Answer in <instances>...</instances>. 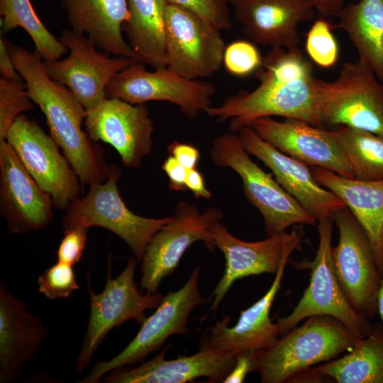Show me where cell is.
<instances>
[{"mask_svg":"<svg viewBox=\"0 0 383 383\" xmlns=\"http://www.w3.org/2000/svg\"><path fill=\"white\" fill-rule=\"evenodd\" d=\"M260 84L241 90L205 113L218 122L228 121L229 131L238 133L255 120L271 116L298 119L322 128L318 82L313 67L299 49L269 52L257 71Z\"/></svg>","mask_w":383,"mask_h":383,"instance_id":"6da1fadb","label":"cell"},{"mask_svg":"<svg viewBox=\"0 0 383 383\" xmlns=\"http://www.w3.org/2000/svg\"><path fill=\"white\" fill-rule=\"evenodd\" d=\"M4 40L29 96L44 113L51 137L80 182L91 185L104 181L111 166L106 164L103 150L82 129L86 109L67 87L49 77L34 51Z\"/></svg>","mask_w":383,"mask_h":383,"instance_id":"7a4b0ae2","label":"cell"},{"mask_svg":"<svg viewBox=\"0 0 383 383\" xmlns=\"http://www.w3.org/2000/svg\"><path fill=\"white\" fill-rule=\"evenodd\" d=\"M260 351L256 371L262 383L288 382L299 372L337 358L359 340L339 320L327 315L306 318Z\"/></svg>","mask_w":383,"mask_h":383,"instance_id":"3957f363","label":"cell"},{"mask_svg":"<svg viewBox=\"0 0 383 383\" xmlns=\"http://www.w3.org/2000/svg\"><path fill=\"white\" fill-rule=\"evenodd\" d=\"M210 155L215 165L231 168L240 176L245 198L263 218L267 237L285 233L294 224L317 225L274 177L253 162L238 134L230 131L216 136Z\"/></svg>","mask_w":383,"mask_h":383,"instance_id":"277c9868","label":"cell"},{"mask_svg":"<svg viewBox=\"0 0 383 383\" xmlns=\"http://www.w3.org/2000/svg\"><path fill=\"white\" fill-rule=\"evenodd\" d=\"M120 174L119 168L111 165L104 181L89 185L87 194L67 208L62 226L65 230L92 226L108 229L121 238L141 262L152 236L171 221L173 215L152 218L133 213L120 195Z\"/></svg>","mask_w":383,"mask_h":383,"instance_id":"5b68a950","label":"cell"},{"mask_svg":"<svg viewBox=\"0 0 383 383\" xmlns=\"http://www.w3.org/2000/svg\"><path fill=\"white\" fill-rule=\"evenodd\" d=\"M318 222L319 242L316 256L312 261L299 263V267L310 269L309 283L292 312L278 318L280 335L310 316L327 315L341 321L361 339L370 333L373 325L351 306L336 278L332 260V218Z\"/></svg>","mask_w":383,"mask_h":383,"instance_id":"8992f818","label":"cell"},{"mask_svg":"<svg viewBox=\"0 0 383 383\" xmlns=\"http://www.w3.org/2000/svg\"><path fill=\"white\" fill-rule=\"evenodd\" d=\"M200 267L191 273L184 285L163 296L156 311L145 318L135 338L117 355L108 361L96 362L79 383H96L111 370L133 366L161 348L174 335H187L191 312L212 298L204 297L199 288Z\"/></svg>","mask_w":383,"mask_h":383,"instance_id":"52a82bcc","label":"cell"},{"mask_svg":"<svg viewBox=\"0 0 383 383\" xmlns=\"http://www.w3.org/2000/svg\"><path fill=\"white\" fill-rule=\"evenodd\" d=\"M322 126L342 125L383 137V84L360 63L345 62L333 82H318Z\"/></svg>","mask_w":383,"mask_h":383,"instance_id":"ba28073f","label":"cell"},{"mask_svg":"<svg viewBox=\"0 0 383 383\" xmlns=\"http://www.w3.org/2000/svg\"><path fill=\"white\" fill-rule=\"evenodd\" d=\"M137 259L134 256L125 269L111 278L109 261L107 279L104 290L96 294L89 276L87 283L90 297V315L83 343L76 362V371L81 373L89 365L96 349L114 327L134 319L141 323L144 311L157 307L163 297L161 293L143 294L135 282Z\"/></svg>","mask_w":383,"mask_h":383,"instance_id":"9c48e42d","label":"cell"},{"mask_svg":"<svg viewBox=\"0 0 383 383\" xmlns=\"http://www.w3.org/2000/svg\"><path fill=\"white\" fill-rule=\"evenodd\" d=\"M223 217L218 207L201 212L196 204L179 201L171 221L150 238L141 260L140 289L148 294L157 292L162 281L177 267L185 251L202 241L213 252L216 248L209 228Z\"/></svg>","mask_w":383,"mask_h":383,"instance_id":"30bf717a","label":"cell"},{"mask_svg":"<svg viewBox=\"0 0 383 383\" xmlns=\"http://www.w3.org/2000/svg\"><path fill=\"white\" fill-rule=\"evenodd\" d=\"M332 219L338 230V241L332 248V260L338 283L351 306L371 320L377 315V298L382 279L370 241L347 208Z\"/></svg>","mask_w":383,"mask_h":383,"instance_id":"8fae6325","label":"cell"},{"mask_svg":"<svg viewBox=\"0 0 383 383\" xmlns=\"http://www.w3.org/2000/svg\"><path fill=\"white\" fill-rule=\"evenodd\" d=\"M38 186L57 209H67L79 198V179L51 135L33 120L19 115L5 139Z\"/></svg>","mask_w":383,"mask_h":383,"instance_id":"7c38bea8","label":"cell"},{"mask_svg":"<svg viewBox=\"0 0 383 383\" xmlns=\"http://www.w3.org/2000/svg\"><path fill=\"white\" fill-rule=\"evenodd\" d=\"M215 92L210 82L188 79L167 67L150 72L138 62L116 74L105 90L107 98L133 104L152 101L171 103L189 119L212 106Z\"/></svg>","mask_w":383,"mask_h":383,"instance_id":"4fadbf2b","label":"cell"},{"mask_svg":"<svg viewBox=\"0 0 383 383\" xmlns=\"http://www.w3.org/2000/svg\"><path fill=\"white\" fill-rule=\"evenodd\" d=\"M166 67L182 77L200 79L221 67L226 48L221 30L195 13L167 3Z\"/></svg>","mask_w":383,"mask_h":383,"instance_id":"5bb4252c","label":"cell"},{"mask_svg":"<svg viewBox=\"0 0 383 383\" xmlns=\"http://www.w3.org/2000/svg\"><path fill=\"white\" fill-rule=\"evenodd\" d=\"M70 50L69 55L55 61L43 60L44 69L53 81L67 87L86 110L105 99V90L116 74L138 62L99 51L85 35L65 28L57 37Z\"/></svg>","mask_w":383,"mask_h":383,"instance_id":"9a60e30c","label":"cell"},{"mask_svg":"<svg viewBox=\"0 0 383 383\" xmlns=\"http://www.w3.org/2000/svg\"><path fill=\"white\" fill-rule=\"evenodd\" d=\"M84 125L91 140L113 146L126 167H139L152 151L154 123L145 104L106 97L86 110Z\"/></svg>","mask_w":383,"mask_h":383,"instance_id":"2e32d148","label":"cell"},{"mask_svg":"<svg viewBox=\"0 0 383 383\" xmlns=\"http://www.w3.org/2000/svg\"><path fill=\"white\" fill-rule=\"evenodd\" d=\"M216 248L224 255L223 274L212 294L209 311L216 310L233 283L243 277L262 273L275 274L284 256L301 243L304 233L293 229L256 242H246L233 235L220 221L209 228Z\"/></svg>","mask_w":383,"mask_h":383,"instance_id":"e0dca14e","label":"cell"},{"mask_svg":"<svg viewBox=\"0 0 383 383\" xmlns=\"http://www.w3.org/2000/svg\"><path fill=\"white\" fill-rule=\"evenodd\" d=\"M0 211L11 234L47 227L53 201L26 170L13 148L0 141Z\"/></svg>","mask_w":383,"mask_h":383,"instance_id":"ac0fdd59","label":"cell"},{"mask_svg":"<svg viewBox=\"0 0 383 383\" xmlns=\"http://www.w3.org/2000/svg\"><path fill=\"white\" fill-rule=\"evenodd\" d=\"M238 133L248 154L267 166L282 188L317 221L332 218L346 207L336 195L318 184L308 165L275 148L251 126L241 128Z\"/></svg>","mask_w":383,"mask_h":383,"instance_id":"d6986e66","label":"cell"},{"mask_svg":"<svg viewBox=\"0 0 383 383\" xmlns=\"http://www.w3.org/2000/svg\"><path fill=\"white\" fill-rule=\"evenodd\" d=\"M250 126L260 137L283 153L309 166L354 178L333 131L323 130L298 119L285 118L281 122L271 117L258 118Z\"/></svg>","mask_w":383,"mask_h":383,"instance_id":"ffe728a7","label":"cell"},{"mask_svg":"<svg viewBox=\"0 0 383 383\" xmlns=\"http://www.w3.org/2000/svg\"><path fill=\"white\" fill-rule=\"evenodd\" d=\"M168 347L152 360L133 369L121 367L103 377L106 383H185L199 377L223 382L235 365V355L215 350L205 343L199 352L166 360Z\"/></svg>","mask_w":383,"mask_h":383,"instance_id":"44dd1931","label":"cell"},{"mask_svg":"<svg viewBox=\"0 0 383 383\" xmlns=\"http://www.w3.org/2000/svg\"><path fill=\"white\" fill-rule=\"evenodd\" d=\"M243 33L256 43L292 49L300 42L298 26L313 20L305 0H240L233 6Z\"/></svg>","mask_w":383,"mask_h":383,"instance_id":"7402d4cb","label":"cell"},{"mask_svg":"<svg viewBox=\"0 0 383 383\" xmlns=\"http://www.w3.org/2000/svg\"><path fill=\"white\" fill-rule=\"evenodd\" d=\"M293 251L289 250L284 256L267 292L250 307L240 311L235 325L228 327L231 318L227 316L210 328V336L205 343L206 345L236 355L244 350H265L275 344L280 332L278 324L272 322L270 312Z\"/></svg>","mask_w":383,"mask_h":383,"instance_id":"603a6c76","label":"cell"},{"mask_svg":"<svg viewBox=\"0 0 383 383\" xmlns=\"http://www.w3.org/2000/svg\"><path fill=\"white\" fill-rule=\"evenodd\" d=\"M41 319L0 282V382L18 379L22 366L33 359L48 338Z\"/></svg>","mask_w":383,"mask_h":383,"instance_id":"cb8c5ba5","label":"cell"},{"mask_svg":"<svg viewBox=\"0 0 383 383\" xmlns=\"http://www.w3.org/2000/svg\"><path fill=\"white\" fill-rule=\"evenodd\" d=\"M70 29L87 37L109 55L137 60L123 38L122 27L129 18L127 0H60Z\"/></svg>","mask_w":383,"mask_h":383,"instance_id":"d4e9b609","label":"cell"},{"mask_svg":"<svg viewBox=\"0 0 383 383\" xmlns=\"http://www.w3.org/2000/svg\"><path fill=\"white\" fill-rule=\"evenodd\" d=\"M311 171L318 184L336 195L360 224L383 277V179L358 180L319 167Z\"/></svg>","mask_w":383,"mask_h":383,"instance_id":"484cf974","label":"cell"},{"mask_svg":"<svg viewBox=\"0 0 383 383\" xmlns=\"http://www.w3.org/2000/svg\"><path fill=\"white\" fill-rule=\"evenodd\" d=\"M166 0H127L129 18L122 31L138 62L156 69L167 66Z\"/></svg>","mask_w":383,"mask_h":383,"instance_id":"4316f807","label":"cell"},{"mask_svg":"<svg viewBox=\"0 0 383 383\" xmlns=\"http://www.w3.org/2000/svg\"><path fill=\"white\" fill-rule=\"evenodd\" d=\"M333 29L347 33L360 63L383 82V0H360L345 6Z\"/></svg>","mask_w":383,"mask_h":383,"instance_id":"83f0119b","label":"cell"},{"mask_svg":"<svg viewBox=\"0 0 383 383\" xmlns=\"http://www.w3.org/2000/svg\"><path fill=\"white\" fill-rule=\"evenodd\" d=\"M348 353L316 367L337 383H383V328L379 323Z\"/></svg>","mask_w":383,"mask_h":383,"instance_id":"f1b7e54d","label":"cell"},{"mask_svg":"<svg viewBox=\"0 0 383 383\" xmlns=\"http://www.w3.org/2000/svg\"><path fill=\"white\" fill-rule=\"evenodd\" d=\"M333 133L353 171L354 179L362 181L383 179L382 136L345 126L333 131Z\"/></svg>","mask_w":383,"mask_h":383,"instance_id":"f546056e","label":"cell"},{"mask_svg":"<svg viewBox=\"0 0 383 383\" xmlns=\"http://www.w3.org/2000/svg\"><path fill=\"white\" fill-rule=\"evenodd\" d=\"M1 35L20 27L32 39L33 50L43 60L55 61L67 48L42 23L30 0H0Z\"/></svg>","mask_w":383,"mask_h":383,"instance_id":"4dcf8cb0","label":"cell"},{"mask_svg":"<svg viewBox=\"0 0 383 383\" xmlns=\"http://www.w3.org/2000/svg\"><path fill=\"white\" fill-rule=\"evenodd\" d=\"M23 80L12 82L0 77V141L22 113L30 111L33 103Z\"/></svg>","mask_w":383,"mask_h":383,"instance_id":"1f68e13d","label":"cell"},{"mask_svg":"<svg viewBox=\"0 0 383 383\" xmlns=\"http://www.w3.org/2000/svg\"><path fill=\"white\" fill-rule=\"evenodd\" d=\"M333 30V25L321 17L314 21L306 35V52L316 65L323 68L335 65L338 59L339 48Z\"/></svg>","mask_w":383,"mask_h":383,"instance_id":"d6a6232c","label":"cell"},{"mask_svg":"<svg viewBox=\"0 0 383 383\" xmlns=\"http://www.w3.org/2000/svg\"><path fill=\"white\" fill-rule=\"evenodd\" d=\"M72 267L57 262L45 270L38 279L39 292L51 300L69 297L79 289Z\"/></svg>","mask_w":383,"mask_h":383,"instance_id":"836d02e7","label":"cell"},{"mask_svg":"<svg viewBox=\"0 0 383 383\" xmlns=\"http://www.w3.org/2000/svg\"><path fill=\"white\" fill-rule=\"evenodd\" d=\"M223 63L231 74L244 77L260 69L263 58L253 43L236 40L226 47Z\"/></svg>","mask_w":383,"mask_h":383,"instance_id":"e575fe53","label":"cell"},{"mask_svg":"<svg viewBox=\"0 0 383 383\" xmlns=\"http://www.w3.org/2000/svg\"><path fill=\"white\" fill-rule=\"evenodd\" d=\"M167 3L187 9L219 30L232 27L228 0H166Z\"/></svg>","mask_w":383,"mask_h":383,"instance_id":"d590c367","label":"cell"},{"mask_svg":"<svg viewBox=\"0 0 383 383\" xmlns=\"http://www.w3.org/2000/svg\"><path fill=\"white\" fill-rule=\"evenodd\" d=\"M87 231L88 228L80 227L65 230L56 252L57 262L72 266L79 262L87 245Z\"/></svg>","mask_w":383,"mask_h":383,"instance_id":"8d00e7d4","label":"cell"},{"mask_svg":"<svg viewBox=\"0 0 383 383\" xmlns=\"http://www.w3.org/2000/svg\"><path fill=\"white\" fill-rule=\"evenodd\" d=\"M260 351L244 350L235 355L233 368L223 380V383H241L248 373L257 370Z\"/></svg>","mask_w":383,"mask_h":383,"instance_id":"74e56055","label":"cell"},{"mask_svg":"<svg viewBox=\"0 0 383 383\" xmlns=\"http://www.w3.org/2000/svg\"><path fill=\"white\" fill-rule=\"evenodd\" d=\"M162 170L165 172L169 179L170 189L175 192H182L187 189L185 181L187 170L172 155L169 156L164 160Z\"/></svg>","mask_w":383,"mask_h":383,"instance_id":"f35d334b","label":"cell"},{"mask_svg":"<svg viewBox=\"0 0 383 383\" xmlns=\"http://www.w3.org/2000/svg\"><path fill=\"white\" fill-rule=\"evenodd\" d=\"M167 151L187 170L196 168L200 153L194 145L176 140L167 147Z\"/></svg>","mask_w":383,"mask_h":383,"instance_id":"ab89813d","label":"cell"},{"mask_svg":"<svg viewBox=\"0 0 383 383\" xmlns=\"http://www.w3.org/2000/svg\"><path fill=\"white\" fill-rule=\"evenodd\" d=\"M0 73L1 77L12 82H20L23 79L17 72L9 52L4 37H0Z\"/></svg>","mask_w":383,"mask_h":383,"instance_id":"60d3db41","label":"cell"},{"mask_svg":"<svg viewBox=\"0 0 383 383\" xmlns=\"http://www.w3.org/2000/svg\"><path fill=\"white\" fill-rule=\"evenodd\" d=\"M185 184L195 198L204 199L211 198L212 194L205 185L203 175L196 168L187 170Z\"/></svg>","mask_w":383,"mask_h":383,"instance_id":"b9f144b4","label":"cell"},{"mask_svg":"<svg viewBox=\"0 0 383 383\" xmlns=\"http://www.w3.org/2000/svg\"><path fill=\"white\" fill-rule=\"evenodd\" d=\"M316 10L320 17H338L348 0H305Z\"/></svg>","mask_w":383,"mask_h":383,"instance_id":"7bdbcfd3","label":"cell"},{"mask_svg":"<svg viewBox=\"0 0 383 383\" xmlns=\"http://www.w3.org/2000/svg\"><path fill=\"white\" fill-rule=\"evenodd\" d=\"M331 379L321 373L316 367L303 370L292 376L288 382H320L324 379Z\"/></svg>","mask_w":383,"mask_h":383,"instance_id":"ee69618b","label":"cell"},{"mask_svg":"<svg viewBox=\"0 0 383 383\" xmlns=\"http://www.w3.org/2000/svg\"><path fill=\"white\" fill-rule=\"evenodd\" d=\"M377 315L380 318V323L383 328V277L377 294Z\"/></svg>","mask_w":383,"mask_h":383,"instance_id":"f6af8a7d","label":"cell"},{"mask_svg":"<svg viewBox=\"0 0 383 383\" xmlns=\"http://www.w3.org/2000/svg\"><path fill=\"white\" fill-rule=\"evenodd\" d=\"M240 0H228L229 4H231L233 6L235 5L238 2H239Z\"/></svg>","mask_w":383,"mask_h":383,"instance_id":"bcb514c9","label":"cell"}]
</instances>
